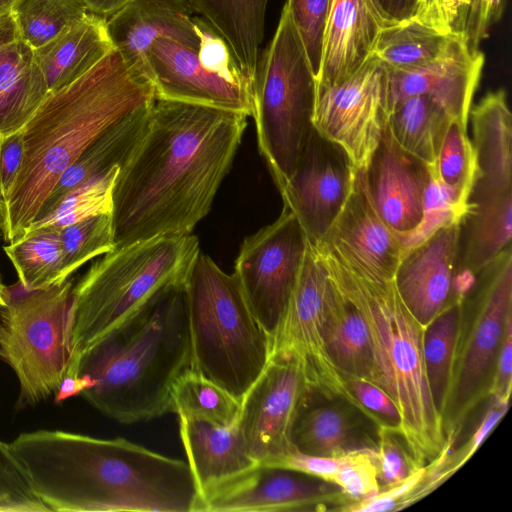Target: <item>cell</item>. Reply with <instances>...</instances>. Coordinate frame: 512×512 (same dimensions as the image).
<instances>
[{
    "label": "cell",
    "instance_id": "6da1fadb",
    "mask_svg": "<svg viewBox=\"0 0 512 512\" xmlns=\"http://www.w3.org/2000/svg\"><path fill=\"white\" fill-rule=\"evenodd\" d=\"M247 115L156 98L112 189L115 248L192 234L210 212L242 141Z\"/></svg>",
    "mask_w": 512,
    "mask_h": 512
},
{
    "label": "cell",
    "instance_id": "7a4b0ae2",
    "mask_svg": "<svg viewBox=\"0 0 512 512\" xmlns=\"http://www.w3.org/2000/svg\"><path fill=\"white\" fill-rule=\"evenodd\" d=\"M9 447L48 511L196 512L188 463L125 438L38 430Z\"/></svg>",
    "mask_w": 512,
    "mask_h": 512
},
{
    "label": "cell",
    "instance_id": "3957f363",
    "mask_svg": "<svg viewBox=\"0 0 512 512\" xmlns=\"http://www.w3.org/2000/svg\"><path fill=\"white\" fill-rule=\"evenodd\" d=\"M156 98L153 85L110 51L73 83L48 94L22 130L21 169L4 208L2 235L20 239L63 173L102 133Z\"/></svg>",
    "mask_w": 512,
    "mask_h": 512
},
{
    "label": "cell",
    "instance_id": "277c9868",
    "mask_svg": "<svg viewBox=\"0 0 512 512\" xmlns=\"http://www.w3.org/2000/svg\"><path fill=\"white\" fill-rule=\"evenodd\" d=\"M191 366L184 285L154 300L120 325L83 359L80 393L94 408L124 424L170 411L176 379Z\"/></svg>",
    "mask_w": 512,
    "mask_h": 512
},
{
    "label": "cell",
    "instance_id": "5b68a950",
    "mask_svg": "<svg viewBox=\"0 0 512 512\" xmlns=\"http://www.w3.org/2000/svg\"><path fill=\"white\" fill-rule=\"evenodd\" d=\"M313 247L333 285L366 324L372 360L368 380L396 405L400 415L397 431L416 465L425 467L445 457L449 447L425 370L424 327L403 302L394 280L367 278L328 248Z\"/></svg>",
    "mask_w": 512,
    "mask_h": 512
},
{
    "label": "cell",
    "instance_id": "8992f818",
    "mask_svg": "<svg viewBox=\"0 0 512 512\" xmlns=\"http://www.w3.org/2000/svg\"><path fill=\"white\" fill-rule=\"evenodd\" d=\"M200 251L193 234L160 236L116 247L92 264L71 292L66 379L77 378L86 355L116 328L184 285Z\"/></svg>",
    "mask_w": 512,
    "mask_h": 512
},
{
    "label": "cell",
    "instance_id": "52a82bcc",
    "mask_svg": "<svg viewBox=\"0 0 512 512\" xmlns=\"http://www.w3.org/2000/svg\"><path fill=\"white\" fill-rule=\"evenodd\" d=\"M190 368L241 401L265 368L271 338L234 276L199 252L184 284Z\"/></svg>",
    "mask_w": 512,
    "mask_h": 512
},
{
    "label": "cell",
    "instance_id": "ba28073f",
    "mask_svg": "<svg viewBox=\"0 0 512 512\" xmlns=\"http://www.w3.org/2000/svg\"><path fill=\"white\" fill-rule=\"evenodd\" d=\"M315 101L316 78L284 4L275 34L259 57L251 114L259 152L279 192L313 129Z\"/></svg>",
    "mask_w": 512,
    "mask_h": 512
},
{
    "label": "cell",
    "instance_id": "9c48e42d",
    "mask_svg": "<svg viewBox=\"0 0 512 512\" xmlns=\"http://www.w3.org/2000/svg\"><path fill=\"white\" fill-rule=\"evenodd\" d=\"M461 302L450 379L441 413L448 447L469 416L489 397L498 355L512 321V252L503 251Z\"/></svg>",
    "mask_w": 512,
    "mask_h": 512
},
{
    "label": "cell",
    "instance_id": "30bf717a",
    "mask_svg": "<svg viewBox=\"0 0 512 512\" xmlns=\"http://www.w3.org/2000/svg\"><path fill=\"white\" fill-rule=\"evenodd\" d=\"M72 288L71 279L39 289L19 281L3 287L0 357L18 379L22 406L56 395L66 379Z\"/></svg>",
    "mask_w": 512,
    "mask_h": 512
},
{
    "label": "cell",
    "instance_id": "8fae6325",
    "mask_svg": "<svg viewBox=\"0 0 512 512\" xmlns=\"http://www.w3.org/2000/svg\"><path fill=\"white\" fill-rule=\"evenodd\" d=\"M333 286L317 250L308 242L295 287L271 338V352L292 357L309 392L324 399L342 398L364 411L329 356L325 324Z\"/></svg>",
    "mask_w": 512,
    "mask_h": 512
},
{
    "label": "cell",
    "instance_id": "7c38bea8",
    "mask_svg": "<svg viewBox=\"0 0 512 512\" xmlns=\"http://www.w3.org/2000/svg\"><path fill=\"white\" fill-rule=\"evenodd\" d=\"M307 246L298 219L284 206L275 221L246 237L240 246L233 274L270 338L281 322Z\"/></svg>",
    "mask_w": 512,
    "mask_h": 512
},
{
    "label": "cell",
    "instance_id": "4fadbf2b",
    "mask_svg": "<svg viewBox=\"0 0 512 512\" xmlns=\"http://www.w3.org/2000/svg\"><path fill=\"white\" fill-rule=\"evenodd\" d=\"M387 114V71L372 54L348 80L316 89L313 127L340 146L356 170L377 147Z\"/></svg>",
    "mask_w": 512,
    "mask_h": 512
},
{
    "label": "cell",
    "instance_id": "5bb4252c",
    "mask_svg": "<svg viewBox=\"0 0 512 512\" xmlns=\"http://www.w3.org/2000/svg\"><path fill=\"white\" fill-rule=\"evenodd\" d=\"M351 501L334 484L282 467L256 463L212 486L196 512L341 510Z\"/></svg>",
    "mask_w": 512,
    "mask_h": 512
},
{
    "label": "cell",
    "instance_id": "9a60e30c",
    "mask_svg": "<svg viewBox=\"0 0 512 512\" xmlns=\"http://www.w3.org/2000/svg\"><path fill=\"white\" fill-rule=\"evenodd\" d=\"M307 385L297 362L272 351L241 399L237 428L250 457L267 463L289 452L291 430Z\"/></svg>",
    "mask_w": 512,
    "mask_h": 512
},
{
    "label": "cell",
    "instance_id": "2e32d148",
    "mask_svg": "<svg viewBox=\"0 0 512 512\" xmlns=\"http://www.w3.org/2000/svg\"><path fill=\"white\" fill-rule=\"evenodd\" d=\"M357 170L345 151L313 127L297 165L280 191L308 242L318 244L341 212Z\"/></svg>",
    "mask_w": 512,
    "mask_h": 512
},
{
    "label": "cell",
    "instance_id": "e0dca14e",
    "mask_svg": "<svg viewBox=\"0 0 512 512\" xmlns=\"http://www.w3.org/2000/svg\"><path fill=\"white\" fill-rule=\"evenodd\" d=\"M461 220L438 227L407 249L396 269V289L424 328L444 309L461 300L476 280L460 271Z\"/></svg>",
    "mask_w": 512,
    "mask_h": 512
},
{
    "label": "cell",
    "instance_id": "ac0fdd59",
    "mask_svg": "<svg viewBox=\"0 0 512 512\" xmlns=\"http://www.w3.org/2000/svg\"><path fill=\"white\" fill-rule=\"evenodd\" d=\"M358 171L375 211L407 250L425 216L431 166L402 149L385 121L377 147Z\"/></svg>",
    "mask_w": 512,
    "mask_h": 512
},
{
    "label": "cell",
    "instance_id": "d6986e66",
    "mask_svg": "<svg viewBox=\"0 0 512 512\" xmlns=\"http://www.w3.org/2000/svg\"><path fill=\"white\" fill-rule=\"evenodd\" d=\"M148 79L159 99L239 112L251 117L253 85L218 70L198 49L159 38L148 53Z\"/></svg>",
    "mask_w": 512,
    "mask_h": 512
},
{
    "label": "cell",
    "instance_id": "ffe728a7",
    "mask_svg": "<svg viewBox=\"0 0 512 512\" xmlns=\"http://www.w3.org/2000/svg\"><path fill=\"white\" fill-rule=\"evenodd\" d=\"M316 245L328 248L363 276L381 281L394 280L406 251L375 211L358 170L341 212Z\"/></svg>",
    "mask_w": 512,
    "mask_h": 512
},
{
    "label": "cell",
    "instance_id": "44dd1931",
    "mask_svg": "<svg viewBox=\"0 0 512 512\" xmlns=\"http://www.w3.org/2000/svg\"><path fill=\"white\" fill-rule=\"evenodd\" d=\"M484 60L480 50L472 51L453 37L447 52L423 67L409 71L386 69L387 111L402 99L426 95L452 119L467 125Z\"/></svg>",
    "mask_w": 512,
    "mask_h": 512
},
{
    "label": "cell",
    "instance_id": "7402d4cb",
    "mask_svg": "<svg viewBox=\"0 0 512 512\" xmlns=\"http://www.w3.org/2000/svg\"><path fill=\"white\" fill-rule=\"evenodd\" d=\"M194 14L187 0H133L106 18V28L128 68L149 81L148 53L157 39L199 49Z\"/></svg>",
    "mask_w": 512,
    "mask_h": 512
},
{
    "label": "cell",
    "instance_id": "603a6c76",
    "mask_svg": "<svg viewBox=\"0 0 512 512\" xmlns=\"http://www.w3.org/2000/svg\"><path fill=\"white\" fill-rule=\"evenodd\" d=\"M470 115L476 177L468 204L512 191V116L506 92L500 89L488 93Z\"/></svg>",
    "mask_w": 512,
    "mask_h": 512
},
{
    "label": "cell",
    "instance_id": "cb8c5ba5",
    "mask_svg": "<svg viewBox=\"0 0 512 512\" xmlns=\"http://www.w3.org/2000/svg\"><path fill=\"white\" fill-rule=\"evenodd\" d=\"M381 27L367 0H331L316 89L353 76L370 57Z\"/></svg>",
    "mask_w": 512,
    "mask_h": 512
},
{
    "label": "cell",
    "instance_id": "d4e9b609",
    "mask_svg": "<svg viewBox=\"0 0 512 512\" xmlns=\"http://www.w3.org/2000/svg\"><path fill=\"white\" fill-rule=\"evenodd\" d=\"M50 93L34 49L0 23V136L22 131Z\"/></svg>",
    "mask_w": 512,
    "mask_h": 512
},
{
    "label": "cell",
    "instance_id": "484cf974",
    "mask_svg": "<svg viewBox=\"0 0 512 512\" xmlns=\"http://www.w3.org/2000/svg\"><path fill=\"white\" fill-rule=\"evenodd\" d=\"M326 401L307 390L291 430V443L296 450L313 456L340 457L375 448L358 435L357 414H364L361 410L342 398Z\"/></svg>",
    "mask_w": 512,
    "mask_h": 512
},
{
    "label": "cell",
    "instance_id": "4316f807",
    "mask_svg": "<svg viewBox=\"0 0 512 512\" xmlns=\"http://www.w3.org/2000/svg\"><path fill=\"white\" fill-rule=\"evenodd\" d=\"M153 102L115 123L88 146L60 177L33 223L50 216L74 191L123 163L148 125Z\"/></svg>",
    "mask_w": 512,
    "mask_h": 512
},
{
    "label": "cell",
    "instance_id": "83f0119b",
    "mask_svg": "<svg viewBox=\"0 0 512 512\" xmlns=\"http://www.w3.org/2000/svg\"><path fill=\"white\" fill-rule=\"evenodd\" d=\"M179 434L200 496L212 486L252 467L237 428L179 417Z\"/></svg>",
    "mask_w": 512,
    "mask_h": 512
},
{
    "label": "cell",
    "instance_id": "f1b7e54d",
    "mask_svg": "<svg viewBox=\"0 0 512 512\" xmlns=\"http://www.w3.org/2000/svg\"><path fill=\"white\" fill-rule=\"evenodd\" d=\"M113 49L106 18L88 12L34 52L52 92L79 79Z\"/></svg>",
    "mask_w": 512,
    "mask_h": 512
},
{
    "label": "cell",
    "instance_id": "f546056e",
    "mask_svg": "<svg viewBox=\"0 0 512 512\" xmlns=\"http://www.w3.org/2000/svg\"><path fill=\"white\" fill-rule=\"evenodd\" d=\"M194 13L223 39L246 78L254 84L268 0H187Z\"/></svg>",
    "mask_w": 512,
    "mask_h": 512
},
{
    "label": "cell",
    "instance_id": "4dcf8cb0",
    "mask_svg": "<svg viewBox=\"0 0 512 512\" xmlns=\"http://www.w3.org/2000/svg\"><path fill=\"white\" fill-rule=\"evenodd\" d=\"M461 273L476 279L503 251L511 247L512 191L479 203H469L461 220Z\"/></svg>",
    "mask_w": 512,
    "mask_h": 512
},
{
    "label": "cell",
    "instance_id": "1f68e13d",
    "mask_svg": "<svg viewBox=\"0 0 512 512\" xmlns=\"http://www.w3.org/2000/svg\"><path fill=\"white\" fill-rule=\"evenodd\" d=\"M452 118L426 95L395 103L386 114V125L398 145L432 166Z\"/></svg>",
    "mask_w": 512,
    "mask_h": 512
},
{
    "label": "cell",
    "instance_id": "d6a6232c",
    "mask_svg": "<svg viewBox=\"0 0 512 512\" xmlns=\"http://www.w3.org/2000/svg\"><path fill=\"white\" fill-rule=\"evenodd\" d=\"M332 286L325 324L327 351L343 377L368 380L372 360L366 324L333 283Z\"/></svg>",
    "mask_w": 512,
    "mask_h": 512
},
{
    "label": "cell",
    "instance_id": "836d02e7",
    "mask_svg": "<svg viewBox=\"0 0 512 512\" xmlns=\"http://www.w3.org/2000/svg\"><path fill=\"white\" fill-rule=\"evenodd\" d=\"M452 39L414 20H407L381 27L371 54L388 70L409 71L440 58L447 52Z\"/></svg>",
    "mask_w": 512,
    "mask_h": 512
},
{
    "label": "cell",
    "instance_id": "e575fe53",
    "mask_svg": "<svg viewBox=\"0 0 512 512\" xmlns=\"http://www.w3.org/2000/svg\"><path fill=\"white\" fill-rule=\"evenodd\" d=\"M19 282L27 289L62 283L63 253L59 230L48 226L30 227L15 242L4 246Z\"/></svg>",
    "mask_w": 512,
    "mask_h": 512
},
{
    "label": "cell",
    "instance_id": "d590c367",
    "mask_svg": "<svg viewBox=\"0 0 512 512\" xmlns=\"http://www.w3.org/2000/svg\"><path fill=\"white\" fill-rule=\"evenodd\" d=\"M240 408L239 399L191 368L176 379L170 393V411L178 417L219 426L235 424Z\"/></svg>",
    "mask_w": 512,
    "mask_h": 512
},
{
    "label": "cell",
    "instance_id": "8d00e7d4",
    "mask_svg": "<svg viewBox=\"0 0 512 512\" xmlns=\"http://www.w3.org/2000/svg\"><path fill=\"white\" fill-rule=\"evenodd\" d=\"M431 170L434 179L464 216L476 177L475 152L467 125L451 120Z\"/></svg>",
    "mask_w": 512,
    "mask_h": 512
},
{
    "label": "cell",
    "instance_id": "74e56055",
    "mask_svg": "<svg viewBox=\"0 0 512 512\" xmlns=\"http://www.w3.org/2000/svg\"><path fill=\"white\" fill-rule=\"evenodd\" d=\"M410 20L459 38L472 51L479 50L490 27L484 0H417Z\"/></svg>",
    "mask_w": 512,
    "mask_h": 512
},
{
    "label": "cell",
    "instance_id": "f35d334b",
    "mask_svg": "<svg viewBox=\"0 0 512 512\" xmlns=\"http://www.w3.org/2000/svg\"><path fill=\"white\" fill-rule=\"evenodd\" d=\"M87 13L81 0H17L10 17L17 37L38 49Z\"/></svg>",
    "mask_w": 512,
    "mask_h": 512
},
{
    "label": "cell",
    "instance_id": "ab89813d",
    "mask_svg": "<svg viewBox=\"0 0 512 512\" xmlns=\"http://www.w3.org/2000/svg\"><path fill=\"white\" fill-rule=\"evenodd\" d=\"M462 299L444 309L424 328L426 376L433 403L440 415L449 385Z\"/></svg>",
    "mask_w": 512,
    "mask_h": 512
},
{
    "label": "cell",
    "instance_id": "60d3db41",
    "mask_svg": "<svg viewBox=\"0 0 512 512\" xmlns=\"http://www.w3.org/2000/svg\"><path fill=\"white\" fill-rule=\"evenodd\" d=\"M63 280L93 258L115 249L111 212L97 214L59 229Z\"/></svg>",
    "mask_w": 512,
    "mask_h": 512
},
{
    "label": "cell",
    "instance_id": "b9f144b4",
    "mask_svg": "<svg viewBox=\"0 0 512 512\" xmlns=\"http://www.w3.org/2000/svg\"><path fill=\"white\" fill-rule=\"evenodd\" d=\"M118 168L114 167L105 175L74 191L50 216L30 227L48 225L59 230L82 219L111 212L112 189Z\"/></svg>",
    "mask_w": 512,
    "mask_h": 512
},
{
    "label": "cell",
    "instance_id": "7bdbcfd3",
    "mask_svg": "<svg viewBox=\"0 0 512 512\" xmlns=\"http://www.w3.org/2000/svg\"><path fill=\"white\" fill-rule=\"evenodd\" d=\"M371 454L381 489L398 484L420 469L397 429L388 425L377 427V441ZM422 468V467H421Z\"/></svg>",
    "mask_w": 512,
    "mask_h": 512
},
{
    "label": "cell",
    "instance_id": "ee69618b",
    "mask_svg": "<svg viewBox=\"0 0 512 512\" xmlns=\"http://www.w3.org/2000/svg\"><path fill=\"white\" fill-rule=\"evenodd\" d=\"M331 0H287L285 5L304 46L317 80Z\"/></svg>",
    "mask_w": 512,
    "mask_h": 512
},
{
    "label": "cell",
    "instance_id": "f6af8a7d",
    "mask_svg": "<svg viewBox=\"0 0 512 512\" xmlns=\"http://www.w3.org/2000/svg\"><path fill=\"white\" fill-rule=\"evenodd\" d=\"M0 511L44 512L47 507L34 493L21 465L0 440Z\"/></svg>",
    "mask_w": 512,
    "mask_h": 512
},
{
    "label": "cell",
    "instance_id": "bcb514c9",
    "mask_svg": "<svg viewBox=\"0 0 512 512\" xmlns=\"http://www.w3.org/2000/svg\"><path fill=\"white\" fill-rule=\"evenodd\" d=\"M372 449L346 454L345 462L334 476L336 485L351 503L369 498L381 490Z\"/></svg>",
    "mask_w": 512,
    "mask_h": 512
},
{
    "label": "cell",
    "instance_id": "7dc6e473",
    "mask_svg": "<svg viewBox=\"0 0 512 512\" xmlns=\"http://www.w3.org/2000/svg\"><path fill=\"white\" fill-rule=\"evenodd\" d=\"M344 379L351 395L377 427L388 425L398 428L399 411L384 390L367 379L358 377H344Z\"/></svg>",
    "mask_w": 512,
    "mask_h": 512
},
{
    "label": "cell",
    "instance_id": "c3c4849f",
    "mask_svg": "<svg viewBox=\"0 0 512 512\" xmlns=\"http://www.w3.org/2000/svg\"><path fill=\"white\" fill-rule=\"evenodd\" d=\"M345 458L346 454L340 457H321L304 454L293 448L280 457L262 464L292 469L332 483Z\"/></svg>",
    "mask_w": 512,
    "mask_h": 512
},
{
    "label": "cell",
    "instance_id": "681fc988",
    "mask_svg": "<svg viewBox=\"0 0 512 512\" xmlns=\"http://www.w3.org/2000/svg\"><path fill=\"white\" fill-rule=\"evenodd\" d=\"M509 402L498 401L492 398V401L485 412L480 424L476 428L471 439L465 446L454 454L450 461H443L442 464H450L449 467L442 469L436 477L437 484L459 469L478 449L490 431L496 426L500 419L507 412Z\"/></svg>",
    "mask_w": 512,
    "mask_h": 512
},
{
    "label": "cell",
    "instance_id": "f907efd6",
    "mask_svg": "<svg viewBox=\"0 0 512 512\" xmlns=\"http://www.w3.org/2000/svg\"><path fill=\"white\" fill-rule=\"evenodd\" d=\"M24 154L22 131L0 136V204L5 208Z\"/></svg>",
    "mask_w": 512,
    "mask_h": 512
},
{
    "label": "cell",
    "instance_id": "816d5d0a",
    "mask_svg": "<svg viewBox=\"0 0 512 512\" xmlns=\"http://www.w3.org/2000/svg\"><path fill=\"white\" fill-rule=\"evenodd\" d=\"M512 389V321L506 332L498 355L494 380L489 397L498 401L510 402Z\"/></svg>",
    "mask_w": 512,
    "mask_h": 512
},
{
    "label": "cell",
    "instance_id": "f5cc1de1",
    "mask_svg": "<svg viewBox=\"0 0 512 512\" xmlns=\"http://www.w3.org/2000/svg\"><path fill=\"white\" fill-rule=\"evenodd\" d=\"M417 0H375L384 26L410 20Z\"/></svg>",
    "mask_w": 512,
    "mask_h": 512
},
{
    "label": "cell",
    "instance_id": "db71d44e",
    "mask_svg": "<svg viewBox=\"0 0 512 512\" xmlns=\"http://www.w3.org/2000/svg\"><path fill=\"white\" fill-rule=\"evenodd\" d=\"M88 12L107 18L133 0H81Z\"/></svg>",
    "mask_w": 512,
    "mask_h": 512
},
{
    "label": "cell",
    "instance_id": "11a10c76",
    "mask_svg": "<svg viewBox=\"0 0 512 512\" xmlns=\"http://www.w3.org/2000/svg\"><path fill=\"white\" fill-rule=\"evenodd\" d=\"M489 26L496 23L502 16L505 0H484Z\"/></svg>",
    "mask_w": 512,
    "mask_h": 512
},
{
    "label": "cell",
    "instance_id": "9f6ffc18",
    "mask_svg": "<svg viewBox=\"0 0 512 512\" xmlns=\"http://www.w3.org/2000/svg\"><path fill=\"white\" fill-rule=\"evenodd\" d=\"M17 0H0V23L10 16V12Z\"/></svg>",
    "mask_w": 512,
    "mask_h": 512
},
{
    "label": "cell",
    "instance_id": "6f0895ef",
    "mask_svg": "<svg viewBox=\"0 0 512 512\" xmlns=\"http://www.w3.org/2000/svg\"><path fill=\"white\" fill-rule=\"evenodd\" d=\"M371 10L373 11V13L376 15V17L378 18V20L380 21L382 27H384V24L379 16V13H378V10H377V6H376V2L375 0H367Z\"/></svg>",
    "mask_w": 512,
    "mask_h": 512
},
{
    "label": "cell",
    "instance_id": "680465c9",
    "mask_svg": "<svg viewBox=\"0 0 512 512\" xmlns=\"http://www.w3.org/2000/svg\"><path fill=\"white\" fill-rule=\"evenodd\" d=\"M3 225H4V208L0 204V234H2Z\"/></svg>",
    "mask_w": 512,
    "mask_h": 512
},
{
    "label": "cell",
    "instance_id": "91938a15",
    "mask_svg": "<svg viewBox=\"0 0 512 512\" xmlns=\"http://www.w3.org/2000/svg\"><path fill=\"white\" fill-rule=\"evenodd\" d=\"M3 287L4 285H2L1 281H0V306L3 304L4 302V298H3Z\"/></svg>",
    "mask_w": 512,
    "mask_h": 512
}]
</instances>
